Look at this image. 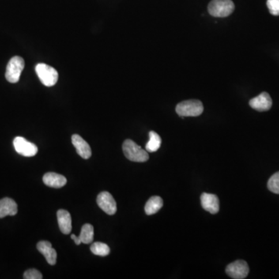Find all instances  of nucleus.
Instances as JSON below:
<instances>
[{
    "mask_svg": "<svg viewBox=\"0 0 279 279\" xmlns=\"http://www.w3.org/2000/svg\"><path fill=\"white\" fill-rule=\"evenodd\" d=\"M37 248L47 260L49 265H54L57 261V252L49 241H40L37 244Z\"/></svg>",
    "mask_w": 279,
    "mask_h": 279,
    "instance_id": "obj_12",
    "label": "nucleus"
},
{
    "mask_svg": "<svg viewBox=\"0 0 279 279\" xmlns=\"http://www.w3.org/2000/svg\"><path fill=\"white\" fill-rule=\"evenodd\" d=\"M249 105L251 108L257 111H268L272 108V99L269 93L262 92L257 97L250 99Z\"/></svg>",
    "mask_w": 279,
    "mask_h": 279,
    "instance_id": "obj_9",
    "label": "nucleus"
},
{
    "mask_svg": "<svg viewBox=\"0 0 279 279\" xmlns=\"http://www.w3.org/2000/svg\"><path fill=\"white\" fill-rule=\"evenodd\" d=\"M163 206V199L160 197H152L145 205V213L147 215H153L158 213Z\"/></svg>",
    "mask_w": 279,
    "mask_h": 279,
    "instance_id": "obj_16",
    "label": "nucleus"
},
{
    "mask_svg": "<svg viewBox=\"0 0 279 279\" xmlns=\"http://www.w3.org/2000/svg\"><path fill=\"white\" fill-rule=\"evenodd\" d=\"M13 146L16 152L24 157H33L38 154V147L24 137H16L13 141Z\"/></svg>",
    "mask_w": 279,
    "mask_h": 279,
    "instance_id": "obj_7",
    "label": "nucleus"
},
{
    "mask_svg": "<svg viewBox=\"0 0 279 279\" xmlns=\"http://www.w3.org/2000/svg\"><path fill=\"white\" fill-rule=\"evenodd\" d=\"M268 189L275 194H279V171L272 175L268 182Z\"/></svg>",
    "mask_w": 279,
    "mask_h": 279,
    "instance_id": "obj_20",
    "label": "nucleus"
},
{
    "mask_svg": "<svg viewBox=\"0 0 279 279\" xmlns=\"http://www.w3.org/2000/svg\"><path fill=\"white\" fill-rule=\"evenodd\" d=\"M150 140L146 144V151L148 152H157L161 145V138L156 132L151 131L149 133Z\"/></svg>",
    "mask_w": 279,
    "mask_h": 279,
    "instance_id": "obj_17",
    "label": "nucleus"
},
{
    "mask_svg": "<svg viewBox=\"0 0 279 279\" xmlns=\"http://www.w3.org/2000/svg\"><path fill=\"white\" fill-rule=\"evenodd\" d=\"M24 278L25 279H41L43 276L36 269H29L24 272Z\"/></svg>",
    "mask_w": 279,
    "mask_h": 279,
    "instance_id": "obj_22",
    "label": "nucleus"
},
{
    "mask_svg": "<svg viewBox=\"0 0 279 279\" xmlns=\"http://www.w3.org/2000/svg\"><path fill=\"white\" fill-rule=\"evenodd\" d=\"M72 144L76 148L78 155H80L82 159H88L92 155V150L88 143L78 134H74L72 137Z\"/></svg>",
    "mask_w": 279,
    "mask_h": 279,
    "instance_id": "obj_11",
    "label": "nucleus"
},
{
    "mask_svg": "<svg viewBox=\"0 0 279 279\" xmlns=\"http://www.w3.org/2000/svg\"><path fill=\"white\" fill-rule=\"evenodd\" d=\"M71 238H72V239H73L75 242H76V245H80V243H81V239H80V237L78 238V237H76L75 234H72Z\"/></svg>",
    "mask_w": 279,
    "mask_h": 279,
    "instance_id": "obj_23",
    "label": "nucleus"
},
{
    "mask_svg": "<svg viewBox=\"0 0 279 279\" xmlns=\"http://www.w3.org/2000/svg\"><path fill=\"white\" fill-rule=\"evenodd\" d=\"M96 202L99 207L108 215H114L117 212V202L113 196L108 192L99 193Z\"/></svg>",
    "mask_w": 279,
    "mask_h": 279,
    "instance_id": "obj_8",
    "label": "nucleus"
},
{
    "mask_svg": "<svg viewBox=\"0 0 279 279\" xmlns=\"http://www.w3.org/2000/svg\"><path fill=\"white\" fill-rule=\"evenodd\" d=\"M201 205L205 211L211 214H216L220 210V201L216 195L202 193L201 195Z\"/></svg>",
    "mask_w": 279,
    "mask_h": 279,
    "instance_id": "obj_10",
    "label": "nucleus"
},
{
    "mask_svg": "<svg viewBox=\"0 0 279 279\" xmlns=\"http://www.w3.org/2000/svg\"><path fill=\"white\" fill-rule=\"evenodd\" d=\"M267 5L273 16H279V0H268Z\"/></svg>",
    "mask_w": 279,
    "mask_h": 279,
    "instance_id": "obj_21",
    "label": "nucleus"
},
{
    "mask_svg": "<svg viewBox=\"0 0 279 279\" xmlns=\"http://www.w3.org/2000/svg\"><path fill=\"white\" fill-rule=\"evenodd\" d=\"M90 249L92 254L95 255L101 256V257L107 256L110 253V249L108 245L102 243V242H96V243H92Z\"/></svg>",
    "mask_w": 279,
    "mask_h": 279,
    "instance_id": "obj_19",
    "label": "nucleus"
},
{
    "mask_svg": "<svg viewBox=\"0 0 279 279\" xmlns=\"http://www.w3.org/2000/svg\"><path fill=\"white\" fill-rule=\"evenodd\" d=\"M203 105L199 100L190 99L177 105L176 113L179 117H199L203 112Z\"/></svg>",
    "mask_w": 279,
    "mask_h": 279,
    "instance_id": "obj_2",
    "label": "nucleus"
},
{
    "mask_svg": "<svg viewBox=\"0 0 279 279\" xmlns=\"http://www.w3.org/2000/svg\"><path fill=\"white\" fill-rule=\"evenodd\" d=\"M18 212L17 204L10 198H4L0 200V218L7 216H15Z\"/></svg>",
    "mask_w": 279,
    "mask_h": 279,
    "instance_id": "obj_14",
    "label": "nucleus"
},
{
    "mask_svg": "<svg viewBox=\"0 0 279 279\" xmlns=\"http://www.w3.org/2000/svg\"><path fill=\"white\" fill-rule=\"evenodd\" d=\"M36 73L42 84L47 87L54 86L58 80V73L53 67L40 63L37 65Z\"/></svg>",
    "mask_w": 279,
    "mask_h": 279,
    "instance_id": "obj_5",
    "label": "nucleus"
},
{
    "mask_svg": "<svg viewBox=\"0 0 279 279\" xmlns=\"http://www.w3.org/2000/svg\"><path fill=\"white\" fill-rule=\"evenodd\" d=\"M235 5L232 0H212L208 5V11L214 17H227L234 12Z\"/></svg>",
    "mask_w": 279,
    "mask_h": 279,
    "instance_id": "obj_3",
    "label": "nucleus"
},
{
    "mask_svg": "<svg viewBox=\"0 0 279 279\" xmlns=\"http://www.w3.org/2000/svg\"><path fill=\"white\" fill-rule=\"evenodd\" d=\"M24 66H25L24 60L20 56H15L11 58L5 71L6 80L10 83L18 82Z\"/></svg>",
    "mask_w": 279,
    "mask_h": 279,
    "instance_id": "obj_4",
    "label": "nucleus"
},
{
    "mask_svg": "<svg viewBox=\"0 0 279 279\" xmlns=\"http://www.w3.org/2000/svg\"><path fill=\"white\" fill-rule=\"evenodd\" d=\"M43 182L49 187L60 189L66 185L67 179L63 175L57 173L48 172L43 175Z\"/></svg>",
    "mask_w": 279,
    "mask_h": 279,
    "instance_id": "obj_13",
    "label": "nucleus"
},
{
    "mask_svg": "<svg viewBox=\"0 0 279 279\" xmlns=\"http://www.w3.org/2000/svg\"><path fill=\"white\" fill-rule=\"evenodd\" d=\"M81 243L88 244L91 243L93 240L94 229L91 224L86 223L81 227V234L80 236Z\"/></svg>",
    "mask_w": 279,
    "mask_h": 279,
    "instance_id": "obj_18",
    "label": "nucleus"
},
{
    "mask_svg": "<svg viewBox=\"0 0 279 279\" xmlns=\"http://www.w3.org/2000/svg\"><path fill=\"white\" fill-rule=\"evenodd\" d=\"M122 151L126 159L134 162H145L149 159L148 152L130 139L122 144Z\"/></svg>",
    "mask_w": 279,
    "mask_h": 279,
    "instance_id": "obj_1",
    "label": "nucleus"
},
{
    "mask_svg": "<svg viewBox=\"0 0 279 279\" xmlns=\"http://www.w3.org/2000/svg\"><path fill=\"white\" fill-rule=\"evenodd\" d=\"M57 217L61 233H63L64 234H70L72 228L70 213L65 209H59L57 213Z\"/></svg>",
    "mask_w": 279,
    "mask_h": 279,
    "instance_id": "obj_15",
    "label": "nucleus"
},
{
    "mask_svg": "<svg viewBox=\"0 0 279 279\" xmlns=\"http://www.w3.org/2000/svg\"><path fill=\"white\" fill-rule=\"evenodd\" d=\"M227 276L234 279H243L249 274L248 264L243 260H238L228 265L226 269Z\"/></svg>",
    "mask_w": 279,
    "mask_h": 279,
    "instance_id": "obj_6",
    "label": "nucleus"
}]
</instances>
